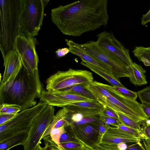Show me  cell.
<instances>
[{
    "label": "cell",
    "mask_w": 150,
    "mask_h": 150,
    "mask_svg": "<svg viewBox=\"0 0 150 150\" xmlns=\"http://www.w3.org/2000/svg\"><path fill=\"white\" fill-rule=\"evenodd\" d=\"M68 105L76 106L85 108L97 109H103L104 108V106L97 100L72 103Z\"/></svg>",
    "instance_id": "25"
},
{
    "label": "cell",
    "mask_w": 150,
    "mask_h": 150,
    "mask_svg": "<svg viewBox=\"0 0 150 150\" xmlns=\"http://www.w3.org/2000/svg\"><path fill=\"white\" fill-rule=\"evenodd\" d=\"M47 105L40 102L33 107L21 111L11 120L0 125V142L16 134L28 132L34 119Z\"/></svg>",
    "instance_id": "5"
},
{
    "label": "cell",
    "mask_w": 150,
    "mask_h": 150,
    "mask_svg": "<svg viewBox=\"0 0 150 150\" xmlns=\"http://www.w3.org/2000/svg\"><path fill=\"white\" fill-rule=\"evenodd\" d=\"M84 87L94 96L97 101L104 107L106 106L107 99L111 95L102 86V83L93 81Z\"/></svg>",
    "instance_id": "17"
},
{
    "label": "cell",
    "mask_w": 150,
    "mask_h": 150,
    "mask_svg": "<svg viewBox=\"0 0 150 150\" xmlns=\"http://www.w3.org/2000/svg\"><path fill=\"white\" fill-rule=\"evenodd\" d=\"M0 49L3 59L14 50L17 37L21 35L20 0H0Z\"/></svg>",
    "instance_id": "3"
},
{
    "label": "cell",
    "mask_w": 150,
    "mask_h": 150,
    "mask_svg": "<svg viewBox=\"0 0 150 150\" xmlns=\"http://www.w3.org/2000/svg\"><path fill=\"white\" fill-rule=\"evenodd\" d=\"M60 145L65 150H81L83 146L80 141L62 143Z\"/></svg>",
    "instance_id": "32"
},
{
    "label": "cell",
    "mask_w": 150,
    "mask_h": 150,
    "mask_svg": "<svg viewBox=\"0 0 150 150\" xmlns=\"http://www.w3.org/2000/svg\"><path fill=\"white\" fill-rule=\"evenodd\" d=\"M33 38L19 35L16 38L14 45V50L19 55L22 65L32 75L38 70L39 62Z\"/></svg>",
    "instance_id": "10"
},
{
    "label": "cell",
    "mask_w": 150,
    "mask_h": 150,
    "mask_svg": "<svg viewBox=\"0 0 150 150\" xmlns=\"http://www.w3.org/2000/svg\"><path fill=\"white\" fill-rule=\"evenodd\" d=\"M97 44L108 52L117 57L129 66L133 62L129 54V51L115 37L112 32L103 31L98 34Z\"/></svg>",
    "instance_id": "13"
},
{
    "label": "cell",
    "mask_w": 150,
    "mask_h": 150,
    "mask_svg": "<svg viewBox=\"0 0 150 150\" xmlns=\"http://www.w3.org/2000/svg\"><path fill=\"white\" fill-rule=\"evenodd\" d=\"M81 150H84V148H83V147L82 148V149H81Z\"/></svg>",
    "instance_id": "53"
},
{
    "label": "cell",
    "mask_w": 150,
    "mask_h": 150,
    "mask_svg": "<svg viewBox=\"0 0 150 150\" xmlns=\"http://www.w3.org/2000/svg\"><path fill=\"white\" fill-rule=\"evenodd\" d=\"M117 145L119 150H126L127 147L125 143H120L117 144Z\"/></svg>",
    "instance_id": "47"
},
{
    "label": "cell",
    "mask_w": 150,
    "mask_h": 150,
    "mask_svg": "<svg viewBox=\"0 0 150 150\" xmlns=\"http://www.w3.org/2000/svg\"><path fill=\"white\" fill-rule=\"evenodd\" d=\"M129 66L130 82L136 86L146 84L147 82L145 75L146 71L142 66L133 62L131 66Z\"/></svg>",
    "instance_id": "19"
},
{
    "label": "cell",
    "mask_w": 150,
    "mask_h": 150,
    "mask_svg": "<svg viewBox=\"0 0 150 150\" xmlns=\"http://www.w3.org/2000/svg\"><path fill=\"white\" fill-rule=\"evenodd\" d=\"M108 0L76 1L51 10V20L64 34L75 37L106 26Z\"/></svg>",
    "instance_id": "1"
},
{
    "label": "cell",
    "mask_w": 150,
    "mask_h": 150,
    "mask_svg": "<svg viewBox=\"0 0 150 150\" xmlns=\"http://www.w3.org/2000/svg\"><path fill=\"white\" fill-rule=\"evenodd\" d=\"M98 125L100 137L102 139L108 126L104 122L100 120L98 121Z\"/></svg>",
    "instance_id": "38"
},
{
    "label": "cell",
    "mask_w": 150,
    "mask_h": 150,
    "mask_svg": "<svg viewBox=\"0 0 150 150\" xmlns=\"http://www.w3.org/2000/svg\"><path fill=\"white\" fill-rule=\"evenodd\" d=\"M93 81V75L89 71L71 68L65 71H58L46 81L47 90H61L79 85L84 86Z\"/></svg>",
    "instance_id": "7"
},
{
    "label": "cell",
    "mask_w": 150,
    "mask_h": 150,
    "mask_svg": "<svg viewBox=\"0 0 150 150\" xmlns=\"http://www.w3.org/2000/svg\"><path fill=\"white\" fill-rule=\"evenodd\" d=\"M36 150H44V147H41L40 144H39Z\"/></svg>",
    "instance_id": "49"
},
{
    "label": "cell",
    "mask_w": 150,
    "mask_h": 150,
    "mask_svg": "<svg viewBox=\"0 0 150 150\" xmlns=\"http://www.w3.org/2000/svg\"><path fill=\"white\" fill-rule=\"evenodd\" d=\"M134 56L146 66H150V47H136L132 51Z\"/></svg>",
    "instance_id": "23"
},
{
    "label": "cell",
    "mask_w": 150,
    "mask_h": 150,
    "mask_svg": "<svg viewBox=\"0 0 150 150\" xmlns=\"http://www.w3.org/2000/svg\"><path fill=\"white\" fill-rule=\"evenodd\" d=\"M143 145L146 150H150V139L147 138L145 139L142 140Z\"/></svg>",
    "instance_id": "45"
},
{
    "label": "cell",
    "mask_w": 150,
    "mask_h": 150,
    "mask_svg": "<svg viewBox=\"0 0 150 150\" xmlns=\"http://www.w3.org/2000/svg\"><path fill=\"white\" fill-rule=\"evenodd\" d=\"M141 21V24L143 25L150 22V9L146 13L142 15Z\"/></svg>",
    "instance_id": "41"
},
{
    "label": "cell",
    "mask_w": 150,
    "mask_h": 150,
    "mask_svg": "<svg viewBox=\"0 0 150 150\" xmlns=\"http://www.w3.org/2000/svg\"><path fill=\"white\" fill-rule=\"evenodd\" d=\"M142 139L138 138H129L120 137L105 132L100 143L118 144L120 143L140 142Z\"/></svg>",
    "instance_id": "22"
},
{
    "label": "cell",
    "mask_w": 150,
    "mask_h": 150,
    "mask_svg": "<svg viewBox=\"0 0 150 150\" xmlns=\"http://www.w3.org/2000/svg\"><path fill=\"white\" fill-rule=\"evenodd\" d=\"M38 70L31 74L22 66L4 85H0V105L15 104L21 110L36 105L42 91Z\"/></svg>",
    "instance_id": "2"
},
{
    "label": "cell",
    "mask_w": 150,
    "mask_h": 150,
    "mask_svg": "<svg viewBox=\"0 0 150 150\" xmlns=\"http://www.w3.org/2000/svg\"><path fill=\"white\" fill-rule=\"evenodd\" d=\"M138 97L141 102L150 103V86H147L137 92Z\"/></svg>",
    "instance_id": "33"
},
{
    "label": "cell",
    "mask_w": 150,
    "mask_h": 150,
    "mask_svg": "<svg viewBox=\"0 0 150 150\" xmlns=\"http://www.w3.org/2000/svg\"><path fill=\"white\" fill-rule=\"evenodd\" d=\"M117 127L124 130L133 137L140 139L142 140L146 139L148 138L147 136L142 132L127 127L122 124L120 125Z\"/></svg>",
    "instance_id": "29"
},
{
    "label": "cell",
    "mask_w": 150,
    "mask_h": 150,
    "mask_svg": "<svg viewBox=\"0 0 150 150\" xmlns=\"http://www.w3.org/2000/svg\"><path fill=\"white\" fill-rule=\"evenodd\" d=\"M141 102L144 112L149 117H150V103L143 101Z\"/></svg>",
    "instance_id": "44"
},
{
    "label": "cell",
    "mask_w": 150,
    "mask_h": 150,
    "mask_svg": "<svg viewBox=\"0 0 150 150\" xmlns=\"http://www.w3.org/2000/svg\"><path fill=\"white\" fill-rule=\"evenodd\" d=\"M21 35L34 38L42 25L45 7L49 1L20 0Z\"/></svg>",
    "instance_id": "4"
},
{
    "label": "cell",
    "mask_w": 150,
    "mask_h": 150,
    "mask_svg": "<svg viewBox=\"0 0 150 150\" xmlns=\"http://www.w3.org/2000/svg\"><path fill=\"white\" fill-rule=\"evenodd\" d=\"M102 84L111 95L107 99L106 106L137 122L148 119L149 117L144 112L142 104L136 100L130 99L120 95L113 88L112 86Z\"/></svg>",
    "instance_id": "6"
},
{
    "label": "cell",
    "mask_w": 150,
    "mask_h": 150,
    "mask_svg": "<svg viewBox=\"0 0 150 150\" xmlns=\"http://www.w3.org/2000/svg\"><path fill=\"white\" fill-rule=\"evenodd\" d=\"M78 141H79L67 132L62 133L60 135L59 139L60 144L70 142Z\"/></svg>",
    "instance_id": "35"
},
{
    "label": "cell",
    "mask_w": 150,
    "mask_h": 150,
    "mask_svg": "<svg viewBox=\"0 0 150 150\" xmlns=\"http://www.w3.org/2000/svg\"><path fill=\"white\" fill-rule=\"evenodd\" d=\"M70 51L69 48L65 47L58 49L56 51V53L57 57H64Z\"/></svg>",
    "instance_id": "40"
},
{
    "label": "cell",
    "mask_w": 150,
    "mask_h": 150,
    "mask_svg": "<svg viewBox=\"0 0 150 150\" xmlns=\"http://www.w3.org/2000/svg\"><path fill=\"white\" fill-rule=\"evenodd\" d=\"M126 150H146L140 142L136 143L127 147Z\"/></svg>",
    "instance_id": "39"
},
{
    "label": "cell",
    "mask_w": 150,
    "mask_h": 150,
    "mask_svg": "<svg viewBox=\"0 0 150 150\" xmlns=\"http://www.w3.org/2000/svg\"><path fill=\"white\" fill-rule=\"evenodd\" d=\"M21 110L19 106L12 104L0 105V115L6 114H17Z\"/></svg>",
    "instance_id": "28"
},
{
    "label": "cell",
    "mask_w": 150,
    "mask_h": 150,
    "mask_svg": "<svg viewBox=\"0 0 150 150\" xmlns=\"http://www.w3.org/2000/svg\"><path fill=\"white\" fill-rule=\"evenodd\" d=\"M65 107L68 110L67 117L70 125L84 118L100 115L103 110L85 108L73 105Z\"/></svg>",
    "instance_id": "16"
},
{
    "label": "cell",
    "mask_w": 150,
    "mask_h": 150,
    "mask_svg": "<svg viewBox=\"0 0 150 150\" xmlns=\"http://www.w3.org/2000/svg\"><path fill=\"white\" fill-rule=\"evenodd\" d=\"M45 146L44 147V150H52L50 145L47 143L45 142Z\"/></svg>",
    "instance_id": "48"
},
{
    "label": "cell",
    "mask_w": 150,
    "mask_h": 150,
    "mask_svg": "<svg viewBox=\"0 0 150 150\" xmlns=\"http://www.w3.org/2000/svg\"><path fill=\"white\" fill-rule=\"evenodd\" d=\"M68 110L64 107L59 110L54 116L52 124L45 132L42 139L49 135L51 131L53 129L62 127L66 128L70 125L68 116Z\"/></svg>",
    "instance_id": "18"
},
{
    "label": "cell",
    "mask_w": 150,
    "mask_h": 150,
    "mask_svg": "<svg viewBox=\"0 0 150 150\" xmlns=\"http://www.w3.org/2000/svg\"><path fill=\"white\" fill-rule=\"evenodd\" d=\"M113 88L122 96L132 100H136L138 96L137 93L130 90L126 88L112 86Z\"/></svg>",
    "instance_id": "30"
},
{
    "label": "cell",
    "mask_w": 150,
    "mask_h": 150,
    "mask_svg": "<svg viewBox=\"0 0 150 150\" xmlns=\"http://www.w3.org/2000/svg\"><path fill=\"white\" fill-rule=\"evenodd\" d=\"M43 139L45 142H47L50 144L52 150H60L57 145L52 141L48 136L45 137Z\"/></svg>",
    "instance_id": "42"
},
{
    "label": "cell",
    "mask_w": 150,
    "mask_h": 150,
    "mask_svg": "<svg viewBox=\"0 0 150 150\" xmlns=\"http://www.w3.org/2000/svg\"><path fill=\"white\" fill-rule=\"evenodd\" d=\"M100 120L104 122L108 126H112L113 127H117L119 125L122 124L118 119L101 114H100Z\"/></svg>",
    "instance_id": "31"
},
{
    "label": "cell",
    "mask_w": 150,
    "mask_h": 150,
    "mask_svg": "<svg viewBox=\"0 0 150 150\" xmlns=\"http://www.w3.org/2000/svg\"><path fill=\"white\" fill-rule=\"evenodd\" d=\"M65 40L71 53L79 57L82 61L93 64L112 76L111 69L107 64L84 52L80 48L78 43L75 42L72 40L66 39Z\"/></svg>",
    "instance_id": "14"
},
{
    "label": "cell",
    "mask_w": 150,
    "mask_h": 150,
    "mask_svg": "<svg viewBox=\"0 0 150 150\" xmlns=\"http://www.w3.org/2000/svg\"><path fill=\"white\" fill-rule=\"evenodd\" d=\"M83 148L84 150H88V146L83 144Z\"/></svg>",
    "instance_id": "51"
},
{
    "label": "cell",
    "mask_w": 150,
    "mask_h": 150,
    "mask_svg": "<svg viewBox=\"0 0 150 150\" xmlns=\"http://www.w3.org/2000/svg\"><path fill=\"white\" fill-rule=\"evenodd\" d=\"M28 135V132H23L0 142V150H8L17 145H23L25 142Z\"/></svg>",
    "instance_id": "21"
},
{
    "label": "cell",
    "mask_w": 150,
    "mask_h": 150,
    "mask_svg": "<svg viewBox=\"0 0 150 150\" xmlns=\"http://www.w3.org/2000/svg\"><path fill=\"white\" fill-rule=\"evenodd\" d=\"M100 114L119 119L116 112L107 106L104 107Z\"/></svg>",
    "instance_id": "36"
},
{
    "label": "cell",
    "mask_w": 150,
    "mask_h": 150,
    "mask_svg": "<svg viewBox=\"0 0 150 150\" xmlns=\"http://www.w3.org/2000/svg\"><path fill=\"white\" fill-rule=\"evenodd\" d=\"M145 121L147 124L150 125V120H149L148 119L146 120H145Z\"/></svg>",
    "instance_id": "52"
},
{
    "label": "cell",
    "mask_w": 150,
    "mask_h": 150,
    "mask_svg": "<svg viewBox=\"0 0 150 150\" xmlns=\"http://www.w3.org/2000/svg\"><path fill=\"white\" fill-rule=\"evenodd\" d=\"M78 45L84 52L108 65L111 69L112 76L116 78L129 77V66L119 58L98 45L96 41H90Z\"/></svg>",
    "instance_id": "8"
},
{
    "label": "cell",
    "mask_w": 150,
    "mask_h": 150,
    "mask_svg": "<svg viewBox=\"0 0 150 150\" xmlns=\"http://www.w3.org/2000/svg\"><path fill=\"white\" fill-rule=\"evenodd\" d=\"M61 90L76 93L91 99L96 100L94 96L84 86L81 85H76Z\"/></svg>",
    "instance_id": "27"
},
{
    "label": "cell",
    "mask_w": 150,
    "mask_h": 150,
    "mask_svg": "<svg viewBox=\"0 0 150 150\" xmlns=\"http://www.w3.org/2000/svg\"><path fill=\"white\" fill-rule=\"evenodd\" d=\"M144 121L141 122V132L150 139V130L146 127Z\"/></svg>",
    "instance_id": "43"
},
{
    "label": "cell",
    "mask_w": 150,
    "mask_h": 150,
    "mask_svg": "<svg viewBox=\"0 0 150 150\" xmlns=\"http://www.w3.org/2000/svg\"><path fill=\"white\" fill-rule=\"evenodd\" d=\"M80 64L89 69L92 71L102 77L108 83H110L113 86L126 88L120 81L119 79L109 74L96 66L83 61H81Z\"/></svg>",
    "instance_id": "20"
},
{
    "label": "cell",
    "mask_w": 150,
    "mask_h": 150,
    "mask_svg": "<svg viewBox=\"0 0 150 150\" xmlns=\"http://www.w3.org/2000/svg\"><path fill=\"white\" fill-rule=\"evenodd\" d=\"M17 114H6L0 115V125L8 122L14 118Z\"/></svg>",
    "instance_id": "37"
},
{
    "label": "cell",
    "mask_w": 150,
    "mask_h": 150,
    "mask_svg": "<svg viewBox=\"0 0 150 150\" xmlns=\"http://www.w3.org/2000/svg\"><path fill=\"white\" fill-rule=\"evenodd\" d=\"M100 115L84 118L79 121L71 123L70 125H81L87 123L98 122L100 120Z\"/></svg>",
    "instance_id": "34"
},
{
    "label": "cell",
    "mask_w": 150,
    "mask_h": 150,
    "mask_svg": "<svg viewBox=\"0 0 150 150\" xmlns=\"http://www.w3.org/2000/svg\"><path fill=\"white\" fill-rule=\"evenodd\" d=\"M39 98L40 102L47 105L62 108L72 103L96 100L78 93L62 90H42Z\"/></svg>",
    "instance_id": "11"
},
{
    "label": "cell",
    "mask_w": 150,
    "mask_h": 150,
    "mask_svg": "<svg viewBox=\"0 0 150 150\" xmlns=\"http://www.w3.org/2000/svg\"><path fill=\"white\" fill-rule=\"evenodd\" d=\"M144 123L145 124V125L146 126V127L149 129L150 130V125H149L147 124L146 122H145V120H144Z\"/></svg>",
    "instance_id": "50"
},
{
    "label": "cell",
    "mask_w": 150,
    "mask_h": 150,
    "mask_svg": "<svg viewBox=\"0 0 150 150\" xmlns=\"http://www.w3.org/2000/svg\"><path fill=\"white\" fill-rule=\"evenodd\" d=\"M65 128L76 139L89 147L92 148L101 142L98 122L71 125Z\"/></svg>",
    "instance_id": "12"
},
{
    "label": "cell",
    "mask_w": 150,
    "mask_h": 150,
    "mask_svg": "<svg viewBox=\"0 0 150 150\" xmlns=\"http://www.w3.org/2000/svg\"><path fill=\"white\" fill-rule=\"evenodd\" d=\"M116 112L118 115L119 119L122 124L127 127L141 132V122H136L120 112Z\"/></svg>",
    "instance_id": "24"
},
{
    "label": "cell",
    "mask_w": 150,
    "mask_h": 150,
    "mask_svg": "<svg viewBox=\"0 0 150 150\" xmlns=\"http://www.w3.org/2000/svg\"><path fill=\"white\" fill-rule=\"evenodd\" d=\"M54 112V107L47 105L34 119L23 145L24 150H36L45 132L52 123Z\"/></svg>",
    "instance_id": "9"
},
{
    "label": "cell",
    "mask_w": 150,
    "mask_h": 150,
    "mask_svg": "<svg viewBox=\"0 0 150 150\" xmlns=\"http://www.w3.org/2000/svg\"><path fill=\"white\" fill-rule=\"evenodd\" d=\"M92 148L93 150H115L104 147L99 144L96 145Z\"/></svg>",
    "instance_id": "46"
},
{
    "label": "cell",
    "mask_w": 150,
    "mask_h": 150,
    "mask_svg": "<svg viewBox=\"0 0 150 150\" xmlns=\"http://www.w3.org/2000/svg\"><path fill=\"white\" fill-rule=\"evenodd\" d=\"M4 60L5 70L0 85L5 84L14 73L23 66L19 55L15 50L9 52Z\"/></svg>",
    "instance_id": "15"
},
{
    "label": "cell",
    "mask_w": 150,
    "mask_h": 150,
    "mask_svg": "<svg viewBox=\"0 0 150 150\" xmlns=\"http://www.w3.org/2000/svg\"><path fill=\"white\" fill-rule=\"evenodd\" d=\"M67 132V131L64 127L53 129H52L49 135L47 136L52 141L57 145L60 150H65L60 145L59 139L62 133Z\"/></svg>",
    "instance_id": "26"
}]
</instances>
